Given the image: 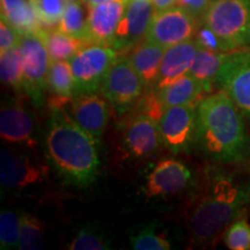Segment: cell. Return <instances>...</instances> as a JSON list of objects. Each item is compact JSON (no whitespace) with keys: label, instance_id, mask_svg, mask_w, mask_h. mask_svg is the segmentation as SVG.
Wrapping results in <instances>:
<instances>
[{"label":"cell","instance_id":"cell-19","mask_svg":"<svg viewBox=\"0 0 250 250\" xmlns=\"http://www.w3.org/2000/svg\"><path fill=\"white\" fill-rule=\"evenodd\" d=\"M165 51L166 48L164 46L145 40L134 46L129 56L130 62L138 72L145 87L154 86Z\"/></svg>","mask_w":250,"mask_h":250},{"label":"cell","instance_id":"cell-22","mask_svg":"<svg viewBox=\"0 0 250 250\" xmlns=\"http://www.w3.org/2000/svg\"><path fill=\"white\" fill-rule=\"evenodd\" d=\"M1 19L21 35L41 29L39 18L29 0H0Z\"/></svg>","mask_w":250,"mask_h":250},{"label":"cell","instance_id":"cell-36","mask_svg":"<svg viewBox=\"0 0 250 250\" xmlns=\"http://www.w3.org/2000/svg\"><path fill=\"white\" fill-rule=\"evenodd\" d=\"M80 1L83 2V4L85 5L87 8H92V7H94V6H96V5L101 4V2H103V1H105V0H80Z\"/></svg>","mask_w":250,"mask_h":250},{"label":"cell","instance_id":"cell-2","mask_svg":"<svg viewBox=\"0 0 250 250\" xmlns=\"http://www.w3.org/2000/svg\"><path fill=\"white\" fill-rule=\"evenodd\" d=\"M242 112L224 90L197 104L195 145L211 160L237 164L250 155V138Z\"/></svg>","mask_w":250,"mask_h":250},{"label":"cell","instance_id":"cell-15","mask_svg":"<svg viewBox=\"0 0 250 250\" xmlns=\"http://www.w3.org/2000/svg\"><path fill=\"white\" fill-rule=\"evenodd\" d=\"M105 98L96 93L80 95L72 102V118L85 132L99 143L108 123L109 112Z\"/></svg>","mask_w":250,"mask_h":250},{"label":"cell","instance_id":"cell-25","mask_svg":"<svg viewBox=\"0 0 250 250\" xmlns=\"http://www.w3.org/2000/svg\"><path fill=\"white\" fill-rule=\"evenodd\" d=\"M83 5L80 0H72L64 9L58 29L67 35L87 40V15ZM90 43V42H89Z\"/></svg>","mask_w":250,"mask_h":250},{"label":"cell","instance_id":"cell-32","mask_svg":"<svg viewBox=\"0 0 250 250\" xmlns=\"http://www.w3.org/2000/svg\"><path fill=\"white\" fill-rule=\"evenodd\" d=\"M71 250H105L109 246L104 237L88 228H83L76 234L68 245Z\"/></svg>","mask_w":250,"mask_h":250},{"label":"cell","instance_id":"cell-12","mask_svg":"<svg viewBox=\"0 0 250 250\" xmlns=\"http://www.w3.org/2000/svg\"><path fill=\"white\" fill-rule=\"evenodd\" d=\"M46 168L29 156L4 151L0 153V183L2 190H22L44 179Z\"/></svg>","mask_w":250,"mask_h":250},{"label":"cell","instance_id":"cell-8","mask_svg":"<svg viewBox=\"0 0 250 250\" xmlns=\"http://www.w3.org/2000/svg\"><path fill=\"white\" fill-rule=\"evenodd\" d=\"M215 83L250 118V48L229 51Z\"/></svg>","mask_w":250,"mask_h":250},{"label":"cell","instance_id":"cell-28","mask_svg":"<svg viewBox=\"0 0 250 250\" xmlns=\"http://www.w3.org/2000/svg\"><path fill=\"white\" fill-rule=\"evenodd\" d=\"M21 232V215L14 211H1L0 214V249L19 248Z\"/></svg>","mask_w":250,"mask_h":250},{"label":"cell","instance_id":"cell-18","mask_svg":"<svg viewBox=\"0 0 250 250\" xmlns=\"http://www.w3.org/2000/svg\"><path fill=\"white\" fill-rule=\"evenodd\" d=\"M34 122L22 105L5 104L0 110V136L8 144L34 145Z\"/></svg>","mask_w":250,"mask_h":250},{"label":"cell","instance_id":"cell-23","mask_svg":"<svg viewBox=\"0 0 250 250\" xmlns=\"http://www.w3.org/2000/svg\"><path fill=\"white\" fill-rule=\"evenodd\" d=\"M229 51H215L201 45L197 51L189 73L198 79L204 86L206 93L212 89L221 66L228 57Z\"/></svg>","mask_w":250,"mask_h":250},{"label":"cell","instance_id":"cell-5","mask_svg":"<svg viewBox=\"0 0 250 250\" xmlns=\"http://www.w3.org/2000/svg\"><path fill=\"white\" fill-rule=\"evenodd\" d=\"M117 50L110 45L88 43L70 61L74 80V98L98 93L115 62Z\"/></svg>","mask_w":250,"mask_h":250},{"label":"cell","instance_id":"cell-13","mask_svg":"<svg viewBox=\"0 0 250 250\" xmlns=\"http://www.w3.org/2000/svg\"><path fill=\"white\" fill-rule=\"evenodd\" d=\"M129 0H105L88 8L87 40L90 43L111 45Z\"/></svg>","mask_w":250,"mask_h":250},{"label":"cell","instance_id":"cell-31","mask_svg":"<svg viewBox=\"0 0 250 250\" xmlns=\"http://www.w3.org/2000/svg\"><path fill=\"white\" fill-rule=\"evenodd\" d=\"M225 245L232 250L250 249V226L246 220H235L226 230Z\"/></svg>","mask_w":250,"mask_h":250},{"label":"cell","instance_id":"cell-4","mask_svg":"<svg viewBox=\"0 0 250 250\" xmlns=\"http://www.w3.org/2000/svg\"><path fill=\"white\" fill-rule=\"evenodd\" d=\"M202 18L220 51L250 48V0H213Z\"/></svg>","mask_w":250,"mask_h":250},{"label":"cell","instance_id":"cell-17","mask_svg":"<svg viewBox=\"0 0 250 250\" xmlns=\"http://www.w3.org/2000/svg\"><path fill=\"white\" fill-rule=\"evenodd\" d=\"M161 144L159 123L147 115H140L131 122L124 136V148L132 158L151 155Z\"/></svg>","mask_w":250,"mask_h":250},{"label":"cell","instance_id":"cell-20","mask_svg":"<svg viewBox=\"0 0 250 250\" xmlns=\"http://www.w3.org/2000/svg\"><path fill=\"white\" fill-rule=\"evenodd\" d=\"M155 92L166 109L175 105L193 104L198 101L205 89L201 81L196 79L191 73H187L180 79Z\"/></svg>","mask_w":250,"mask_h":250},{"label":"cell","instance_id":"cell-3","mask_svg":"<svg viewBox=\"0 0 250 250\" xmlns=\"http://www.w3.org/2000/svg\"><path fill=\"white\" fill-rule=\"evenodd\" d=\"M44 142L46 155L64 182L85 188L96 180L100 168L98 143L62 109L52 112Z\"/></svg>","mask_w":250,"mask_h":250},{"label":"cell","instance_id":"cell-35","mask_svg":"<svg viewBox=\"0 0 250 250\" xmlns=\"http://www.w3.org/2000/svg\"><path fill=\"white\" fill-rule=\"evenodd\" d=\"M155 12L165 11L176 6V0H152Z\"/></svg>","mask_w":250,"mask_h":250},{"label":"cell","instance_id":"cell-14","mask_svg":"<svg viewBox=\"0 0 250 250\" xmlns=\"http://www.w3.org/2000/svg\"><path fill=\"white\" fill-rule=\"evenodd\" d=\"M191 181V171L182 162L166 159L149 173L144 190L149 197H164L182 192Z\"/></svg>","mask_w":250,"mask_h":250},{"label":"cell","instance_id":"cell-16","mask_svg":"<svg viewBox=\"0 0 250 250\" xmlns=\"http://www.w3.org/2000/svg\"><path fill=\"white\" fill-rule=\"evenodd\" d=\"M201 43L196 37L166 49L160 71L153 88L159 90L189 73Z\"/></svg>","mask_w":250,"mask_h":250},{"label":"cell","instance_id":"cell-26","mask_svg":"<svg viewBox=\"0 0 250 250\" xmlns=\"http://www.w3.org/2000/svg\"><path fill=\"white\" fill-rule=\"evenodd\" d=\"M0 78L1 81L15 90H24L22 61L20 48L0 52Z\"/></svg>","mask_w":250,"mask_h":250},{"label":"cell","instance_id":"cell-9","mask_svg":"<svg viewBox=\"0 0 250 250\" xmlns=\"http://www.w3.org/2000/svg\"><path fill=\"white\" fill-rule=\"evenodd\" d=\"M197 20L198 18L181 6L155 12L145 40L166 49L179 44L196 36Z\"/></svg>","mask_w":250,"mask_h":250},{"label":"cell","instance_id":"cell-6","mask_svg":"<svg viewBox=\"0 0 250 250\" xmlns=\"http://www.w3.org/2000/svg\"><path fill=\"white\" fill-rule=\"evenodd\" d=\"M24 92L37 108L44 104L48 89V74L51 61L41 29L23 34L20 44Z\"/></svg>","mask_w":250,"mask_h":250},{"label":"cell","instance_id":"cell-29","mask_svg":"<svg viewBox=\"0 0 250 250\" xmlns=\"http://www.w3.org/2000/svg\"><path fill=\"white\" fill-rule=\"evenodd\" d=\"M40 24L52 27L61 20L64 9L72 0H29Z\"/></svg>","mask_w":250,"mask_h":250},{"label":"cell","instance_id":"cell-34","mask_svg":"<svg viewBox=\"0 0 250 250\" xmlns=\"http://www.w3.org/2000/svg\"><path fill=\"white\" fill-rule=\"evenodd\" d=\"M212 0H176V6L187 8L196 18L203 17Z\"/></svg>","mask_w":250,"mask_h":250},{"label":"cell","instance_id":"cell-24","mask_svg":"<svg viewBox=\"0 0 250 250\" xmlns=\"http://www.w3.org/2000/svg\"><path fill=\"white\" fill-rule=\"evenodd\" d=\"M41 33L44 39L51 62L70 61L80 49H83L89 43L88 41L83 39L67 35L59 30L58 28L52 30L41 28Z\"/></svg>","mask_w":250,"mask_h":250},{"label":"cell","instance_id":"cell-1","mask_svg":"<svg viewBox=\"0 0 250 250\" xmlns=\"http://www.w3.org/2000/svg\"><path fill=\"white\" fill-rule=\"evenodd\" d=\"M249 202V175L210 168L190 213L189 229L192 241L197 245L214 241L243 213Z\"/></svg>","mask_w":250,"mask_h":250},{"label":"cell","instance_id":"cell-33","mask_svg":"<svg viewBox=\"0 0 250 250\" xmlns=\"http://www.w3.org/2000/svg\"><path fill=\"white\" fill-rule=\"evenodd\" d=\"M21 34L9 26L5 20L0 21V52L8 51V50L17 48L20 44Z\"/></svg>","mask_w":250,"mask_h":250},{"label":"cell","instance_id":"cell-27","mask_svg":"<svg viewBox=\"0 0 250 250\" xmlns=\"http://www.w3.org/2000/svg\"><path fill=\"white\" fill-rule=\"evenodd\" d=\"M43 224L29 213L21 214V232L18 249L39 250L43 248Z\"/></svg>","mask_w":250,"mask_h":250},{"label":"cell","instance_id":"cell-30","mask_svg":"<svg viewBox=\"0 0 250 250\" xmlns=\"http://www.w3.org/2000/svg\"><path fill=\"white\" fill-rule=\"evenodd\" d=\"M130 243L134 250H168L170 243L156 234L154 227H144L130 237Z\"/></svg>","mask_w":250,"mask_h":250},{"label":"cell","instance_id":"cell-11","mask_svg":"<svg viewBox=\"0 0 250 250\" xmlns=\"http://www.w3.org/2000/svg\"><path fill=\"white\" fill-rule=\"evenodd\" d=\"M154 14L152 0H129L110 46L122 51L133 49L142 43L146 39Z\"/></svg>","mask_w":250,"mask_h":250},{"label":"cell","instance_id":"cell-10","mask_svg":"<svg viewBox=\"0 0 250 250\" xmlns=\"http://www.w3.org/2000/svg\"><path fill=\"white\" fill-rule=\"evenodd\" d=\"M161 144L173 153L187 152L196 144L197 107L193 104L166 108L159 121Z\"/></svg>","mask_w":250,"mask_h":250},{"label":"cell","instance_id":"cell-7","mask_svg":"<svg viewBox=\"0 0 250 250\" xmlns=\"http://www.w3.org/2000/svg\"><path fill=\"white\" fill-rule=\"evenodd\" d=\"M142 78L129 57H122L112 64L101 86L102 95L118 111H125L144 92Z\"/></svg>","mask_w":250,"mask_h":250},{"label":"cell","instance_id":"cell-21","mask_svg":"<svg viewBox=\"0 0 250 250\" xmlns=\"http://www.w3.org/2000/svg\"><path fill=\"white\" fill-rule=\"evenodd\" d=\"M48 89L51 92V107L62 109L74 99V80L68 61L51 62L48 74Z\"/></svg>","mask_w":250,"mask_h":250}]
</instances>
